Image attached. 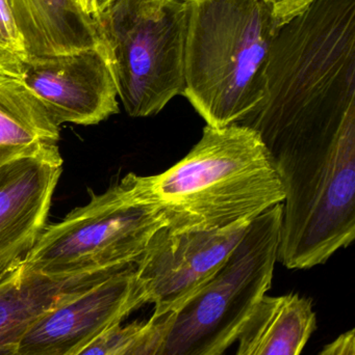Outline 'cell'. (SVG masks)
Returning a JSON list of instances; mask_svg holds the SVG:
<instances>
[{"instance_id":"ba28073f","label":"cell","mask_w":355,"mask_h":355,"mask_svg":"<svg viewBox=\"0 0 355 355\" xmlns=\"http://www.w3.org/2000/svg\"><path fill=\"white\" fill-rule=\"evenodd\" d=\"M250 223L210 232L177 233L164 227L154 234L135 264L152 316L174 312L229 258Z\"/></svg>"},{"instance_id":"6da1fadb","label":"cell","mask_w":355,"mask_h":355,"mask_svg":"<svg viewBox=\"0 0 355 355\" xmlns=\"http://www.w3.org/2000/svg\"><path fill=\"white\" fill-rule=\"evenodd\" d=\"M240 125L266 146L283 182L277 262L327 263L355 238V53L331 37L271 46L264 95Z\"/></svg>"},{"instance_id":"8fae6325","label":"cell","mask_w":355,"mask_h":355,"mask_svg":"<svg viewBox=\"0 0 355 355\" xmlns=\"http://www.w3.org/2000/svg\"><path fill=\"white\" fill-rule=\"evenodd\" d=\"M114 271L53 277L31 270L23 260L13 265L0 275V355H19L21 337L40 315Z\"/></svg>"},{"instance_id":"603a6c76","label":"cell","mask_w":355,"mask_h":355,"mask_svg":"<svg viewBox=\"0 0 355 355\" xmlns=\"http://www.w3.org/2000/svg\"><path fill=\"white\" fill-rule=\"evenodd\" d=\"M175 1L181 2V3H188V2L192 1V0H175Z\"/></svg>"},{"instance_id":"3957f363","label":"cell","mask_w":355,"mask_h":355,"mask_svg":"<svg viewBox=\"0 0 355 355\" xmlns=\"http://www.w3.org/2000/svg\"><path fill=\"white\" fill-rule=\"evenodd\" d=\"M183 96L213 127L240 124L264 95V68L277 28L266 0L188 2Z\"/></svg>"},{"instance_id":"7c38bea8","label":"cell","mask_w":355,"mask_h":355,"mask_svg":"<svg viewBox=\"0 0 355 355\" xmlns=\"http://www.w3.org/2000/svg\"><path fill=\"white\" fill-rule=\"evenodd\" d=\"M29 58L106 48L97 20L76 0H8Z\"/></svg>"},{"instance_id":"52a82bcc","label":"cell","mask_w":355,"mask_h":355,"mask_svg":"<svg viewBox=\"0 0 355 355\" xmlns=\"http://www.w3.org/2000/svg\"><path fill=\"white\" fill-rule=\"evenodd\" d=\"M148 304L135 265L106 275L40 315L19 342V355H74Z\"/></svg>"},{"instance_id":"7a4b0ae2","label":"cell","mask_w":355,"mask_h":355,"mask_svg":"<svg viewBox=\"0 0 355 355\" xmlns=\"http://www.w3.org/2000/svg\"><path fill=\"white\" fill-rule=\"evenodd\" d=\"M148 198L177 233L251 223L285 200L283 182L256 130L206 125L199 141L176 164L142 176Z\"/></svg>"},{"instance_id":"277c9868","label":"cell","mask_w":355,"mask_h":355,"mask_svg":"<svg viewBox=\"0 0 355 355\" xmlns=\"http://www.w3.org/2000/svg\"><path fill=\"white\" fill-rule=\"evenodd\" d=\"M167 221L148 198L142 176L129 173L60 223L46 225L23 259L47 277H70L137 264Z\"/></svg>"},{"instance_id":"7402d4cb","label":"cell","mask_w":355,"mask_h":355,"mask_svg":"<svg viewBox=\"0 0 355 355\" xmlns=\"http://www.w3.org/2000/svg\"><path fill=\"white\" fill-rule=\"evenodd\" d=\"M144 337V336H143ZM142 337V338H143ZM141 338V339H142ZM141 341V340H140ZM140 341L138 342V343H135V345L131 346V348H129V349L126 350V352H123V354H121L120 355H137L138 352V348H139V344Z\"/></svg>"},{"instance_id":"2e32d148","label":"cell","mask_w":355,"mask_h":355,"mask_svg":"<svg viewBox=\"0 0 355 355\" xmlns=\"http://www.w3.org/2000/svg\"><path fill=\"white\" fill-rule=\"evenodd\" d=\"M152 320L150 317L147 321L114 325L74 355H120L141 340L151 327Z\"/></svg>"},{"instance_id":"e0dca14e","label":"cell","mask_w":355,"mask_h":355,"mask_svg":"<svg viewBox=\"0 0 355 355\" xmlns=\"http://www.w3.org/2000/svg\"><path fill=\"white\" fill-rule=\"evenodd\" d=\"M152 324L147 333L144 335L140 341L139 348H138L137 355H152L156 345L160 342L165 329L168 327L169 321H170L171 314L166 316L156 317L151 316Z\"/></svg>"},{"instance_id":"8992f818","label":"cell","mask_w":355,"mask_h":355,"mask_svg":"<svg viewBox=\"0 0 355 355\" xmlns=\"http://www.w3.org/2000/svg\"><path fill=\"white\" fill-rule=\"evenodd\" d=\"M188 17L175 0H115L96 19L129 116H154L183 96Z\"/></svg>"},{"instance_id":"ac0fdd59","label":"cell","mask_w":355,"mask_h":355,"mask_svg":"<svg viewBox=\"0 0 355 355\" xmlns=\"http://www.w3.org/2000/svg\"><path fill=\"white\" fill-rule=\"evenodd\" d=\"M276 19L277 26L289 20L298 12L310 6L315 0H266Z\"/></svg>"},{"instance_id":"5b68a950","label":"cell","mask_w":355,"mask_h":355,"mask_svg":"<svg viewBox=\"0 0 355 355\" xmlns=\"http://www.w3.org/2000/svg\"><path fill=\"white\" fill-rule=\"evenodd\" d=\"M283 204L250 223L219 270L171 313L152 355H223L272 286Z\"/></svg>"},{"instance_id":"4fadbf2b","label":"cell","mask_w":355,"mask_h":355,"mask_svg":"<svg viewBox=\"0 0 355 355\" xmlns=\"http://www.w3.org/2000/svg\"><path fill=\"white\" fill-rule=\"evenodd\" d=\"M60 125L20 81L0 75V168L28 158H62Z\"/></svg>"},{"instance_id":"30bf717a","label":"cell","mask_w":355,"mask_h":355,"mask_svg":"<svg viewBox=\"0 0 355 355\" xmlns=\"http://www.w3.org/2000/svg\"><path fill=\"white\" fill-rule=\"evenodd\" d=\"M62 164V158H28L0 168V275L39 239Z\"/></svg>"},{"instance_id":"44dd1931","label":"cell","mask_w":355,"mask_h":355,"mask_svg":"<svg viewBox=\"0 0 355 355\" xmlns=\"http://www.w3.org/2000/svg\"><path fill=\"white\" fill-rule=\"evenodd\" d=\"M115 0H95L96 8H97L98 14H101L102 12L106 10ZM99 17V16H98Z\"/></svg>"},{"instance_id":"ffe728a7","label":"cell","mask_w":355,"mask_h":355,"mask_svg":"<svg viewBox=\"0 0 355 355\" xmlns=\"http://www.w3.org/2000/svg\"><path fill=\"white\" fill-rule=\"evenodd\" d=\"M76 2L88 15L93 17V18H98L99 14H98L97 8H96L95 0H76Z\"/></svg>"},{"instance_id":"9a60e30c","label":"cell","mask_w":355,"mask_h":355,"mask_svg":"<svg viewBox=\"0 0 355 355\" xmlns=\"http://www.w3.org/2000/svg\"><path fill=\"white\" fill-rule=\"evenodd\" d=\"M28 60L8 0H0V75L18 80Z\"/></svg>"},{"instance_id":"5bb4252c","label":"cell","mask_w":355,"mask_h":355,"mask_svg":"<svg viewBox=\"0 0 355 355\" xmlns=\"http://www.w3.org/2000/svg\"><path fill=\"white\" fill-rule=\"evenodd\" d=\"M316 327L310 298L265 295L238 337L236 355H300Z\"/></svg>"},{"instance_id":"9c48e42d","label":"cell","mask_w":355,"mask_h":355,"mask_svg":"<svg viewBox=\"0 0 355 355\" xmlns=\"http://www.w3.org/2000/svg\"><path fill=\"white\" fill-rule=\"evenodd\" d=\"M58 125H96L119 112L106 48L29 58L18 79Z\"/></svg>"},{"instance_id":"d6986e66","label":"cell","mask_w":355,"mask_h":355,"mask_svg":"<svg viewBox=\"0 0 355 355\" xmlns=\"http://www.w3.org/2000/svg\"><path fill=\"white\" fill-rule=\"evenodd\" d=\"M317 355H355V331H345Z\"/></svg>"}]
</instances>
